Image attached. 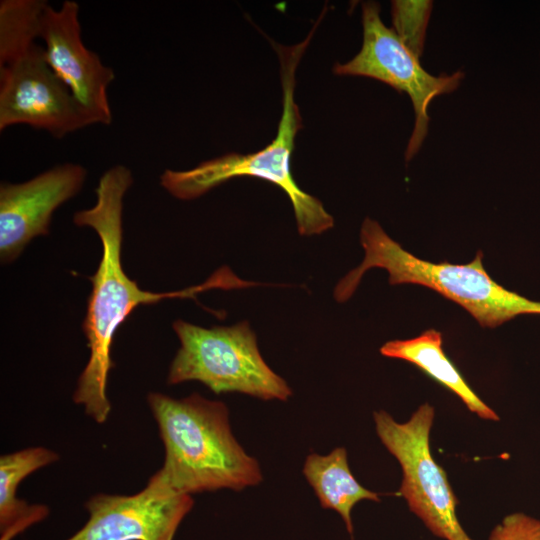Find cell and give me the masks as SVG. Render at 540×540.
<instances>
[{"mask_svg":"<svg viewBox=\"0 0 540 540\" xmlns=\"http://www.w3.org/2000/svg\"><path fill=\"white\" fill-rule=\"evenodd\" d=\"M133 183L132 172L117 164L105 171L96 187V203L75 212L77 226L92 228L102 244L98 268L89 279L92 290L83 321V332L90 350L88 362L78 378L73 401L84 407L86 415L104 423L111 411L107 396L111 345L114 334L127 317L142 304H153L165 298H194L214 288H243L254 283L243 281L223 267L205 283L181 291L153 293L142 290L124 271L121 262L123 241V199Z\"/></svg>","mask_w":540,"mask_h":540,"instance_id":"obj_1","label":"cell"},{"mask_svg":"<svg viewBox=\"0 0 540 540\" xmlns=\"http://www.w3.org/2000/svg\"><path fill=\"white\" fill-rule=\"evenodd\" d=\"M149 408L164 446L162 467L147 485L173 495L240 491L258 485L262 472L233 436L229 410L198 393L182 399L150 392Z\"/></svg>","mask_w":540,"mask_h":540,"instance_id":"obj_2","label":"cell"},{"mask_svg":"<svg viewBox=\"0 0 540 540\" xmlns=\"http://www.w3.org/2000/svg\"><path fill=\"white\" fill-rule=\"evenodd\" d=\"M322 17L302 42L293 46L273 44L280 63L282 86V113L275 138L250 154L229 153L185 171L167 169L160 176V184L167 192L177 199L192 200L232 178L255 177L273 183L286 193L300 235H318L334 226V218L322 202L302 190L291 172L295 138L302 128L301 114L295 101V74Z\"/></svg>","mask_w":540,"mask_h":540,"instance_id":"obj_3","label":"cell"},{"mask_svg":"<svg viewBox=\"0 0 540 540\" xmlns=\"http://www.w3.org/2000/svg\"><path fill=\"white\" fill-rule=\"evenodd\" d=\"M360 242L364 259L337 283L334 298L339 303L353 295L367 270L381 268L388 272L391 285L428 287L462 306L482 327L494 328L521 314H540V302L507 290L489 276L481 251L468 264L432 263L406 251L368 217L361 226Z\"/></svg>","mask_w":540,"mask_h":540,"instance_id":"obj_4","label":"cell"},{"mask_svg":"<svg viewBox=\"0 0 540 540\" xmlns=\"http://www.w3.org/2000/svg\"><path fill=\"white\" fill-rule=\"evenodd\" d=\"M180 347L167 383L198 381L215 394L238 392L262 400L287 401L292 390L265 362L247 321L204 328L178 319L172 324Z\"/></svg>","mask_w":540,"mask_h":540,"instance_id":"obj_5","label":"cell"},{"mask_svg":"<svg viewBox=\"0 0 540 540\" xmlns=\"http://www.w3.org/2000/svg\"><path fill=\"white\" fill-rule=\"evenodd\" d=\"M434 408L424 403L404 423H398L384 410L374 412L376 433L397 459L403 479L399 490L410 511L437 537L445 540H471L456 515L457 498L444 469L430 450Z\"/></svg>","mask_w":540,"mask_h":540,"instance_id":"obj_6","label":"cell"},{"mask_svg":"<svg viewBox=\"0 0 540 540\" xmlns=\"http://www.w3.org/2000/svg\"><path fill=\"white\" fill-rule=\"evenodd\" d=\"M363 40L359 52L345 63H336L339 76L368 77L389 85L409 96L414 111V125L405 159L410 161L421 149L428 134V108L434 98L449 94L460 86L464 73L456 71L439 76L428 73L416 57L387 27L375 1L362 3Z\"/></svg>","mask_w":540,"mask_h":540,"instance_id":"obj_7","label":"cell"},{"mask_svg":"<svg viewBox=\"0 0 540 540\" xmlns=\"http://www.w3.org/2000/svg\"><path fill=\"white\" fill-rule=\"evenodd\" d=\"M17 124L46 130L58 139L96 124L36 44L0 66V130Z\"/></svg>","mask_w":540,"mask_h":540,"instance_id":"obj_8","label":"cell"},{"mask_svg":"<svg viewBox=\"0 0 540 540\" xmlns=\"http://www.w3.org/2000/svg\"><path fill=\"white\" fill-rule=\"evenodd\" d=\"M40 38L47 63L95 123L111 124L107 90L115 73L82 42L78 3L65 0L58 10L48 4L41 18Z\"/></svg>","mask_w":540,"mask_h":540,"instance_id":"obj_9","label":"cell"},{"mask_svg":"<svg viewBox=\"0 0 540 540\" xmlns=\"http://www.w3.org/2000/svg\"><path fill=\"white\" fill-rule=\"evenodd\" d=\"M193 504L191 495L148 485L133 495L96 494L84 505L87 522L67 540H173Z\"/></svg>","mask_w":540,"mask_h":540,"instance_id":"obj_10","label":"cell"},{"mask_svg":"<svg viewBox=\"0 0 540 540\" xmlns=\"http://www.w3.org/2000/svg\"><path fill=\"white\" fill-rule=\"evenodd\" d=\"M87 170L57 165L34 178L0 186V259L13 262L35 237L48 235L54 211L82 188Z\"/></svg>","mask_w":540,"mask_h":540,"instance_id":"obj_11","label":"cell"},{"mask_svg":"<svg viewBox=\"0 0 540 540\" xmlns=\"http://www.w3.org/2000/svg\"><path fill=\"white\" fill-rule=\"evenodd\" d=\"M58 459L56 452L45 447H29L0 457V540H13L49 515L46 505L30 504L16 494L26 477Z\"/></svg>","mask_w":540,"mask_h":540,"instance_id":"obj_12","label":"cell"},{"mask_svg":"<svg viewBox=\"0 0 540 540\" xmlns=\"http://www.w3.org/2000/svg\"><path fill=\"white\" fill-rule=\"evenodd\" d=\"M442 343L441 332L428 329L411 339L388 341L380 348V353L385 357L414 364L429 377L456 394L469 411L482 419L498 421L497 413L478 397L457 367L446 356Z\"/></svg>","mask_w":540,"mask_h":540,"instance_id":"obj_13","label":"cell"},{"mask_svg":"<svg viewBox=\"0 0 540 540\" xmlns=\"http://www.w3.org/2000/svg\"><path fill=\"white\" fill-rule=\"evenodd\" d=\"M303 474L315 491L321 506L336 511L350 534L353 532V507L361 500L380 502L377 493L363 487L353 476L344 447L335 448L327 455H308Z\"/></svg>","mask_w":540,"mask_h":540,"instance_id":"obj_14","label":"cell"},{"mask_svg":"<svg viewBox=\"0 0 540 540\" xmlns=\"http://www.w3.org/2000/svg\"><path fill=\"white\" fill-rule=\"evenodd\" d=\"M44 0H2L0 2V66L33 47L40 38Z\"/></svg>","mask_w":540,"mask_h":540,"instance_id":"obj_15","label":"cell"},{"mask_svg":"<svg viewBox=\"0 0 540 540\" xmlns=\"http://www.w3.org/2000/svg\"><path fill=\"white\" fill-rule=\"evenodd\" d=\"M429 0H393L392 29L402 43L419 59L425 48L426 33L432 14Z\"/></svg>","mask_w":540,"mask_h":540,"instance_id":"obj_16","label":"cell"},{"mask_svg":"<svg viewBox=\"0 0 540 540\" xmlns=\"http://www.w3.org/2000/svg\"><path fill=\"white\" fill-rule=\"evenodd\" d=\"M488 540H540V519L523 512L509 514L493 528Z\"/></svg>","mask_w":540,"mask_h":540,"instance_id":"obj_17","label":"cell"}]
</instances>
